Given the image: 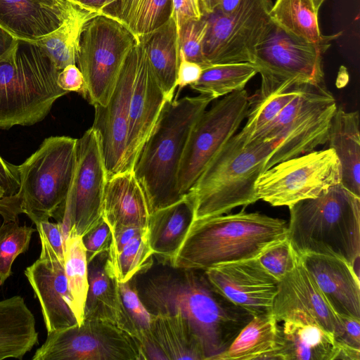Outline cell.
Listing matches in <instances>:
<instances>
[{
    "mask_svg": "<svg viewBox=\"0 0 360 360\" xmlns=\"http://www.w3.org/2000/svg\"><path fill=\"white\" fill-rule=\"evenodd\" d=\"M162 265L131 279L141 301L153 315L184 316L199 338L205 360H214L254 316L223 295L204 270Z\"/></svg>",
    "mask_w": 360,
    "mask_h": 360,
    "instance_id": "cell-1",
    "label": "cell"
},
{
    "mask_svg": "<svg viewBox=\"0 0 360 360\" xmlns=\"http://www.w3.org/2000/svg\"><path fill=\"white\" fill-rule=\"evenodd\" d=\"M288 239V223L259 212H239L194 220L170 264L202 269L258 258Z\"/></svg>",
    "mask_w": 360,
    "mask_h": 360,
    "instance_id": "cell-2",
    "label": "cell"
},
{
    "mask_svg": "<svg viewBox=\"0 0 360 360\" xmlns=\"http://www.w3.org/2000/svg\"><path fill=\"white\" fill-rule=\"evenodd\" d=\"M213 100L200 94L164 103L132 169L146 195L150 214L184 197L177 188L181 160L193 125Z\"/></svg>",
    "mask_w": 360,
    "mask_h": 360,
    "instance_id": "cell-3",
    "label": "cell"
},
{
    "mask_svg": "<svg viewBox=\"0 0 360 360\" xmlns=\"http://www.w3.org/2000/svg\"><path fill=\"white\" fill-rule=\"evenodd\" d=\"M288 240L298 255L335 256L359 266L360 197L340 183L289 207Z\"/></svg>",
    "mask_w": 360,
    "mask_h": 360,
    "instance_id": "cell-4",
    "label": "cell"
},
{
    "mask_svg": "<svg viewBox=\"0 0 360 360\" xmlns=\"http://www.w3.org/2000/svg\"><path fill=\"white\" fill-rule=\"evenodd\" d=\"M276 143L248 141L239 131L217 152L189 191L194 198V220L227 214L257 200L255 184Z\"/></svg>",
    "mask_w": 360,
    "mask_h": 360,
    "instance_id": "cell-5",
    "label": "cell"
},
{
    "mask_svg": "<svg viewBox=\"0 0 360 360\" xmlns=\"http://www.w3.org/2000/svg\"><path fill=\"white\" fill-rule=\"evenodd\" d=\"M59 71L38 44L15 39L0 55V129L43 120L68 93L58 85Z\"/></svg>",
    "mask_w": 360,
    "mask_h": 360,
    "instance_id": "cell-6",
    "label": "cell"
},
{
    "mask_svg": "<svg viewBox=\"0 0 360 360\" xmlns=\"http://www.w3.org/2000/svg\"><path fill=\"white\" fill-rule=\"evenodd\" d=\"M77 142V139L68 136H49L17 165V193L0 198L3 223L18 222L20 214H25L34 224L53 217L64 204L72 184Z\"/></svg>",
    "mask_w": 360,
    "mask_h": 360,
    "instance_id": "cell-7",
    "label": "cell"
},
{
    "mask_svg": "<svg viewBox=\"0 0 360 360\" xmlns=\"http://www.w3.org/2000/svg\"><path fill=\"white\" fill-rule=\"evenodd\" d=\"M337 107L325 82L300 85L297 95L254 139L276 143L265 170L327 143Z\"/></svg>",
    "mask_w": 360,
    "mask_h": 360,
    "instance_id": "cell-8",
    "label": "cell"
},
{
    "mask_svg": "<svg viewBox=\"0 0 360 360\" xmlns=\"http://www.w3.org/2000/svg\"><path fill=\"white\" fill-rule=\"evenodd\" d=\"M333 39L307 42L272 22L256 48L252 63L262 82L251 101L264 99L295 86L323 82V55Z\"/></svg>",
    "mask_w": 360,
    "mask_h": 360,
    "instance_id": "cell-9",
    "label": "cell"
},
{
    "mask_svg": "<svg viewBox=\"0 0 360 360\" xmlns=\"http://www.w3.org/2000/svg\"><path fill=\"white\" fill-rule=\"evenodd\" d=\"M136 36L122 23L98 14L89 19L81 33L77 64L85 82V95L94 105L105 106Z\"/></svg>",
    "mask_w": 360,
    "mask_h": 360,
    "instance_id": "cell-10",
    "label": "cell"
},
{
    "mask_svg": "<svg viewBox=\"0 0 360 360\" xmlns=\"http://www.w3.org/2000/svg\"><path fill=\"white\" fill-rule=\"evenodd\" d=\"M341 181L340 161L328 148L278 162L263 172L255 184L258 200L288 207L320 195Z\"/></svg>",
    "mask_w": 360,
    "mask_h": 360,
    "instance_id": "cell-11",
    "label": "cell"
},
{
    "mask_svg": "<svg viewBox=\"0 0 360 360\" xmlns=\"http://www.w3.org/2000/svg\"><path fill=\"white\" fill-rule=\"evenodd\" d=\"M250 107V97L244 89L223 96L198 119L179 168L177 188L181 197L191 190L210 160L237 132Z\"/></svg>",
    "mask_w": 360,
    "mask_h": 360,
    "instance_id": "cell-12",
    "label": "cell"
},
{
    "mask_svg": "<svg viewBox=\"0 0 360 360\" xmlns=\"http://www.w3.org/2000/svg\"><path fill=\"white\" fill-rule=\"evenodd\" d=\"M106 181L100 137L91 127L77 139L72 184L64 204L53 217L61 224L65 240L70 235L84 236L101 221Z\"/></svg>",
    "mask_w": 360,
    "mask_h": 360,
    "instance_id": "cell-13",
    "label": "cell"
},
{
    "mask_svg": "<svg viewBox=\"0 0 360 360\" xmlns=\"http://www.w3.org/2000/svg\"><path fill=\"white\" fill-rule=\"evenodd\" d=\"M271 0H245L231 14L202 13L207 23L202 52L208 65L253 63L272 21Z\"/></svg>",
    "mask_w": 360,
    "mask_h": 360,
    "instance_id": "cell-14",
    "label": "cell"
},
{
    "mask_svg": "<svg viewBox=\"0 0 360 360\" xmlns=\"http://www.w3.org/2000/svg\"><path fill=\"white\" fill-rule=\"evenodd\" d=\"M32 360H143L138 341L108 322L84 319L47 333Z\"/></svg>",
    "mask_w": 360,
    "mask_h": 360,
    "instance_id": "cell-15",
    "label": "cell"
},
{
    "mask_svg": "<svg viewBox=\"0 0 360 360\" xmlns=\"http://www.w3.org/2000/svg\"><path fill=\"white\" fill-rule=\"evenodd\" d=\"M137 63V41L121 68L114 91L105 106L94 105L93 127L98 134L107 180L122 172L126 150L130 99Z\"/></svg>",
    "mask_w": 360,
    "mask_h": 360,
    "instance_id": "cell-16",
    "label": "cell"
},
{
    "mask_svg": "<svg viewBox=\"0 0 360 360\" xmlns=\"http://www.w3.org/2000/svg\"><path fill=\"white\" fill-rule=\"evenodd\" d=\"M223 295L253 316L271 313L279 281L258 258L221 264L204 270Z\"/></svg>",
    "mask_w": 360,
    "mask_h": 360,
    "instance_id": "cell-17",
    "label": "cell"
},
{
    "mask_svg": "<svg viewBox=\"0 0 360 360\" xmlns=\"http://www.w3.org/2000/svg\"><path fill=\"white\" fill-rule=\"evenodd\" d=\"M295 311L307 314L332 333L335 340L343 333L340 315L333 309L297 255L292 268L279 281L271 313L279 322Z\"/></svg>",
    "mask_w": 360,
    "mask_h": 360,
    "instance_id": "cell-18",
    "label": "cell"
},
{
    "mask_svg": "<svg viewBox=\"0 0 360 360\" xmlns=\"http://www.w3.org/2000/svg\"><path fill=\"white\" fill-rule=\"evenodd\" d=\"M166 101L137 39V63L130 99L123 172L132 170L136 158L151 133Z\"/></svg>",
    "mask_w": 360,
    "mask_h": 360,
    "instance_id": "cell-19",
    "label": "cell"
},
{
    "mask_svg": "<svg viewBox=\"0 0 360 360\" xmlns=\"http://www.w3.org/2000/svg\"><path fill=\"white\" fill-rule=\"evenodd\" d=\"M24 274L39 302L47 333L77 324L64 264L39 258Z\"/></svg>",
    "mask_w": 360,
    "mask_h": 360,
    "instance_id": "cell-20",
    "label": "cell"
},
{
    "mask_svg": "<svg viewBox=\"0 0 360 360\" xmlns=\"http://www.w3.org/2000/svg\"><path fill=\"white\" fill-rule=\"evenodd\" d=\"M299 256L335 312L360 319L359 277L354 267L335 256Z\"/></svg>",
    "mask_w": 360,
    "mask_h": 360,
    "instance_id": "cell-21",
    "label": "cell"
},
{
    "mask_svg": "<svg viewBox=\"0 0 360 360\" xmlns=\"http://www.w3.org/2000/svg\"><path fill=\"white\" fill-rule=\"evenodd\" d=\"M138 342L143 360H205L202 344L181 315H153L150 329Z\"/></svg>",
    "mask_w": 360,
    "mask_h": 360,
    "instance_id": "cell-22",
    "label": "cell"
},
{
    "mask_svg": "<svg viewBox=\"0 0 360 360\" xmlns=\"http://www.w3.org/2000/svg\"><path fill=\"white\" fill-rule=\"evenodd\" d=\"M88 281L84 320L108 322L136 339V333L124 311L119 281L108 261L107 252L88 263Z\"/></svg>",
    "mask_w": 360,
    "mask_h": 360,
    "instance_id": "cell-23",
    "label": "cell"
},
{
    "mask_svg": "<svg viewBox=\"0 0 360 360\" xmlns=\"http://www.w3.org/2000/svg\"><path fill=\"white\" fill-rule=\"evenodd\" d=\"M69 0L49 5L43 0H0V29L14 39L34 42L57 29Z\"/></svg>",
    "mask_w": 360,
    "mask_h": 360,
    "instance_id": "cell-24",
    "label": "cell"
},
{
    "mask_svg": "<svg viewBox=\"0 0 360 360\" xmlns=\"http://www.w3.org/2000/svg\"><path fill=\"white\" fill-rule=\"evenodd\" d=\"M102 217L112 232L125 226L148 228V202L132 170L117 173L107 180Z\"/></svg>",
    "mask_w": 360,
    "mask_h": 360,
    "instance_id": "cell-25",
    "label": "cell"
},
{
    "mask_svg": "<svg viewBox=\"0 0 360 360\" xmlns=\"http://www.w3.org/2000/svg\"><path fill=\"white\" fill-rule=\"evenodd\" d=\"M194 198L188 192L178 201L150 213L148 240L153 255L169 264L194 221Z\"/></svg>",
    "mask_w": 360,
    "mask_h": 360,
    "instance_id": "cell-26",
    "label": "cell"
},
{
    "mask_svg": "<svg viewBox=\"0 0 360 360\" xmlns=\"http://www.w3.org/2000/svg\"><path fill=\"white\" fill-rule=\"evenodd\" d=\"M285 360H335L339 344L334 335L307 314L295 311L283 320Z\"/></svg>",
    "mask_w": 360,
    "mask_h": 360,
    "instance_id": "cell-27",
    "label": "cell"
},
{
    "mask_svg": "<svg viewBox=\"0 0 360 360\" xmlns=\"http://www.w3.org/2000/svg\"><path fill=\"white\" fill-rule=\"evenodd\" d=\"M272 313L254 316L214 360H285L281 326Z\"/></svg>",
    "mask_w": 360,
    "mask_h": 360,
    "instance_id": "cell-28",
    "label": "cell"
},
{
    "mask_svg": "<svg viewBox=\"0 0 360 360\" xmlns=\"http://www.w3.org/2000/svg\"><path fill=\"white\" fill-rule=\"evenodd\" d=\"M359 132V112H347L342 106H338L332 119L327 143L340 163V184L360 197Z\"/></svg>",
    "mask_w": 360,
    "mask_h": 360,
    "instance_id": "cell-29",
    "label": "cell"
},
{
    "mask_svg": "<svg viewBox=\"0 0 360 360\" xmlns=\"http://www.w3.org/2000/svg\"><path fill=\"white\" fill-rule=\"evenodd\" d=\"M37 344L35 318L24 298L0 300V360L22 359Z\"/></svg>",
    "mask_w": 360,
    "mask_h": 360,
    "instance_id": "cell-30",
    "label": "cell"
},
{
    "mask_svg": "<svg viewBox=\"0 0 360 360\" xmlns=\"http://www.w3.org/2000/svg\"><path fill=\"white\" fill-rule=\"evenodd\" d=\"M167 100L174 98L179 64L178 30L170 18L158 29L136 37Z\"/></svg>",
    "mask_w": 360,
    "mask_h": 360,
    "instance_id": "cell-31",
    "label": "cell"
},
{
    "mask_svg": "<svg viewBox=\"0 0 360 360\" xmlns=\"http://www.w3.org/2000/svg\"><path fill=\"white\" fill-rule=\"evenodd\" d=\"M98 14L69 0L60 26L34 42L44 49L58 70L69 65H76L83 27L89 19Z\"/></svg>",
    "mask_w": 360,
    "mask_h": 360,
    "instance_id": "cell-32",
    "label": "cell"
},
{
    "mask_svg": "<svg viewBox=\"0 0 360 360\" xmlns=\"http://www.w3.org/2000/svg\"><path fill=\"white\" fill-rule=\"evenodd\" d=\"M269 15L272 22L285 32L307 42L321 43L339 36L321 34L318 11L312 0H276Z\"/></svg>",
    "mask_w": 360,
    "mask_h": 360,
    "instance_id": "cell-33",
    "label": "cell"
},
{
    "mask_svg": "<svg viewBox=\"0 0 360 360\" xmlns=\"http://www.w3.org/2000/svg\"><path fill=\"white\" fill-rule=\"evenodd\" d=\"M257 73V68L252 63L212 65L202 69L199 79L190 87L216 99L244 90Z\"/></svg>",
    "mask_w": 360,
    "mask_h": 360,
    "instance_id": "cell-34",
    "label": "cell"
},
{
    "mask_svg": "<svg viewBox=\"0 0 360 360\" xmlns=\"http://www.w3.org/2000/svg\"><path fill=\"white\" fill-rule=\"evenodd\" d=\"M64 269L72 308L77 325L84 319V307L89 288L88 262L82 237L70 235L65 240Z\"/></svg>",
    "mask_w": 360,
    "mask_h": 360,
    "instance_id": "cell-35",
    "label": "cell"
},
{
    "mask_svg": "<svg viewBox=\"0 0 360 360\" xmlns=\"http://www.w3.org/2000/svg\"><path fill=\"white\" fill-rule=\"evenodd\" d=\"M300 86H292L259 101H252L250 99L247 121L240 131L248 141H252L276 120L284 107L297 95Z\"/></svg>",
    "mask_w": 360,
    "mask_h": 360,
    "instance_id": "cell-36",
    "label": "cell"
},
{
    "mask_svg": "<svg viewBox=\"0 0 360 360\" xmlns=\"http://www.w3.org/2000/svg\"><path fill=\"white\" fill-rule=\"evenodd\" d=\"M152 251L148 240V228L136 235L121 251L108 261L119 282L131 281L153 265Z\"/></svg>",
    "mask_w": 360,
    "mask_h": 360,
    "instance_id": "cell-37",
    "label": "cell"
},
{
    "mask_svg": "<svg viewBox=\"0 0 360 360\" xmlns=\"http://www.w3.org/2000/svg\"><path fill=\"white\" fill-rule=\"evenodd\" d=\"M37 231L18 222H6L0 226V285L12 274V265L17 257L25 252L32 235Z\"/></svg>",
    "mask_w": 360,
    "mask_h": 360,
    "instance_id": "cell-38",
    "label": "cell"
},
{
    "mask_svg": "<svg viewBox=\"0 0 360 360\" xmlns=\"http://www.w3.org/2000/svg\"><path fill=\"white\" fill-rule=\"evenodd\" d=\"M172 15V0H142L129 30L138 37L164 25Z\"/></svg>",
    "mask_w": 360,
    "mask_h": 360,
    "instance_id": "cell-39",
    "label": "cell"
},
{
    "mask_svg": "<svg viewBox=\"0 0 360 360\" xmlns=\"http://www.w3.org/2000/svg\"><path fill=\"white\" fill-rule=\"evenodd\" d=\"M207 26V20L202 15L199 20L186 22L178 30L179 51L187 60L200 65L202 69L209 66L202 52Z\"/></svg>",
    "mask_w": 360,
    "mask_h": 360,
    "instance_id": "cell-40",
    "label": "cell"
},
{
    "mask_svg": "<svg viewBox=\"0 0 360 360\" xmlns=\"http://www.w3.org/2000/svg\"><path fill=\"white\" fill-rule=\"evenodd\" d=\"M119 290L124 311L136 333L138 341L141 335L150 329L153 315L141 301L132 280L119 282Z\"/></svg>",
    "mask_w": 360,
    "mask_h": 360,
    "instance_id": "cell-41",
    "label": "cell"
},
{
    "mask_svg": "<svg viewBox=\"0 0 360 360\" xmlns=\"http://www.w3.org/2000/svg\"><path fill=\"white\" fill-rule=\"evenodd\" d=\"M35 226L41 240V250L39 258L64 264L65 238L61 224L46 221Z\"/></svg>",
    "mask_w": 360,
    "mask_h": 360,
    "instance_id": "cell-42",
    "label": "cell"
},
{
    "mask_svg": "<svg viewBox=\"0 0 360 360\" xmlns=\"http://www.w3.org/2000/svg\"><path fill=\"white\" fill-rule=\"evenodd\" d=\"M296 255L287 239L267 249L258 259L269 274L280 281L292 268Z\"/></svg>",
    "mask_w": 360,
    "mask_h": 360,
    "instance_id": "cell-43",
    "label": "cell"
},
{
    "mask_svg": "<svg viewBox=\"0 0 360 360\" xmlns=\"http://www.w3.org/2000/svg\"><path fill=\"white\" fill-rule=\"evenodd\" d=\"M112 236L111 229L103 219L82 236L88 263L98 255L108 252L112 243Z\"/></svg>",
    "mask_w": 360,
    "mask_h": 360,
    "instance_id": "cell-44",
    "label": "cell"
},
{
    "mask_svg": "<svg viewBox=\"0 0 360 360\" xmlns=\"http://www.w3.org/2000/svg\"><path fill=\"white\" fill-rule=\"evenodd\" d=\"M172 18L176 22L177 30L186 22L199 20L202 16L200 0H172Z\"/></svg>",
    "mask_w": 360,
    "mask_h": 360,
    "instance_id": "cell-45",
    "label": "cell"
},
{
    "mask_svg": "<svg viewBox=\"0 0 360 360\" xmlns=\"http://www.w3.org/2000/svg\"><path fill=\"white\" fill-rule=\"evenodd\" d=\"M60 88L68 92L75 91L85 95V82L83 75L76 65H69L60 70L57 77Z\"/></svg>",
    "mask_w": 360,
    "mask_h": 360,
    "instance_id": "cell-46",
    "label": "cell"
},
{
    "mask_svg": "<svg viewBox=\"0 0 360 360\" xmlns=\"http://www.w3.org/2000/svg\"><path fill=\"white\" fill-rule=\"evenodd\" d=\"M202 68L195 63L187 60L179 51V64L176 76V87L180 91L188 85L194 84L200 77Z\"/></svg>",
    "mask_w": 360,
    "mask_h": 360,
    "instance_id": "cell-47",
    "label": "cell"
},
{
    "mask_svg": "<svg viewBox=\"0 0 360 360\" xmlns=\"http://www.w3.org/2000/svg\"><path fill=\"white\" fill-rule=\"evenodd\" d=\"M20 186L17 165L9 163L0 155V187L5 195L15 194Z\"/></svg>",
    "mask_w": 360,
    "mask_h": 360,
    "instance_id": "cell-48",
    "label": "cell"
},
{
    "mask_svg": "<svg viewBox=\"0 0 360 360\" xmlns=\"http://www.w3.org/2000/svg\"><path fill=\"white\" fill-rule=\"evenodd\" d=\"M340 316L343 326V333L336 340L360 349V319L351 316Z\"/></svg>",
    "mask_w": 360,
    "mask_h": 360,
    "instance_id": "cell-49",
    "label": "cell"
},
{
    "mask_svg": "<svg viewBox=\"0 0 360 360\" xmlns=\"http://www.w3.org/2000/svg\"><path fill=\"white\" fill-rule=\"evenodd\" d=\"M141 1L117 0L110 17L115 18L129 30Z\"/></svg>",
    "mask_w": 360,
    "mask_h": 360,
    "instance_id": "cell-50",
    "label": "cell"
},
{
    "mask_svg": "<svg viewBox=\"0 0 360 360\" xmlns=\"http://www.w3.org/2000/svg\"><path fill=\"white\" fill-rule=\"evenodd\" d=\"M146 229L125 226L112 232V243L108 252V258L112 259L132 238Z\"/></svg>",
    "mask_w": 360,
    "mask_h": 360,
    "instance_id": "cell-51",
    "label": "cell"
},
{
    "mask_svg": "<svg viewBox=\"0 0 360 360\" xmlns=\"http://www.w3.org/2000/svg\"><path fill=\"white\" fill-rule=\"evenodd\" d=\"M72 2L99 14L111 16L117 0H70Z\"/></svg>",
    "mask_w": 360,
    "mask_h": 360,
    "instance_id": "cell-52",
    "label": "cell"
},
{
    "mask_svg": "<svg viewBox=\"0 0 360 360\" xmlns=\"http://www.w3.org/2000/svg\"><path fill=\"white\" fill-rule=\"evenodd\" d=\"M245 0H217L214 9L223 14L229 15L233 13Z\"/></svg>",
    "mask_w": 360,
    "mask_h": 360,
    "instance_id": "cell-53",
    "label": "cell"
},
{
    "mask_svg": "<svg viewBox=\"0 0 360 360\" xmlns=\"http://www.w3.org/2000/svg\"><path fill=\"white\" fill-rule=\"evenodd\" d=\"M14 39L11 35L0 29V55L11 46Z\"/></svg>",
    "mask_w": 360,
    "mask_h": 360,
    "instance_id": "cell-54",
    "label": "cell"
},
{
    "mask_svg": "<svg viewBox=\"0 0 360 360\" xmlns=\"http://www.w3.org/2000/svg\"><path fill=\"white\" fill-rule=\"evenodd\" d=\"M201 11L202 13L212 12L217 4V0H200Z\"/></svg>",
    "mask_w": 360,
    "mask_h": 360,
    "instance_id": "cell-55",
    "label": "cell"
},
{
    "mask_svg": "<svg viewBox=\"0 0 360 360\" xmlns=\"http://www.w3.org/2000/svg\"><path fill=\"white\" fill-rule=\"evenodd\" d=\"M324 1L325 0H312L313 3L314 4V6L318 11Z\"/></svg>",
    "mask_w": 360,
    "mask_h": 360,
    "instance_id": "cell-56",
    "label": "cell"
},
{
    "mask_svg": "<svg viewBox=\"0 0 360 360\" xmlns=\"http://www.w3.org/2000/svg\"><path fill=\"white\" fill-rule=\"evenodd\" d=\"M46 3H47L49 5H56L59 4L63 0H43Z\"/></svg>",
    "mask_w": 360,
    "mask_h": 360,
    "instance_id": "cell-57",
    "label": "cell"
},
{
    "mask_svg": "<svg viewBox=\"0 0 360 360\" xmlns=\"http://www.w3.org/2000/svg\"><path fill=\"white\" fill-rule=\"evenodd\" d=\"M4 191L0 187V198L4 196Z\"/></svg>",
    "mask_w": 360,
    "mask_h": 360,
    "instance_id": "cell-58",
    "label": "cell"
}]
</instances>
